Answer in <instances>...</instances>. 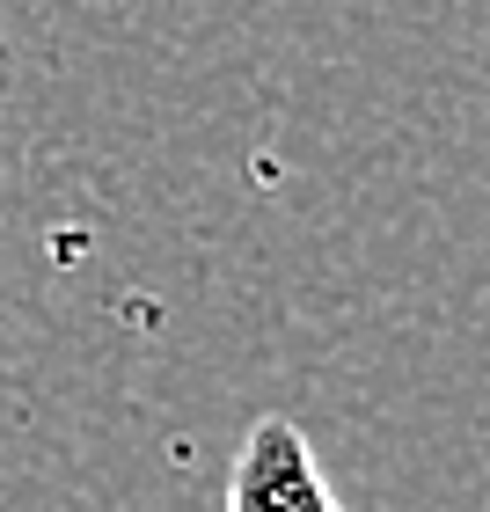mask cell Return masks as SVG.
Wrapping results in <instances>:
<instances>
[{
    "mask_svg": "<svg viewBox=\"0 0 490 512\" xmlns=\"http://www.w3.org/2000/svg\"><path fill=\"white\" fill-rule=\"evenodd\" d=\"M227 512H344L308 432L293 417H256L227 469Z\"/></svg>",
    "mask_w": 490,
    "mask_h": 512,
    "instance_id": "6da1fadb",
    "label": "cell"
},
{
    "mask_svg": "<svg viewBox=\"0 0 490 512\" xmlns=\"http://www.w3.org/2000/svg\"><path fill=\"white\" fill-rule=\"evenodd\" d=\"M0 96H8V37H0Z\"/></svg>",
    "mask_w": 490,
    "mask_h": 512,
    "instance_id": "7a4b0ae2",
    "label": "cell"
}]
</instances>
